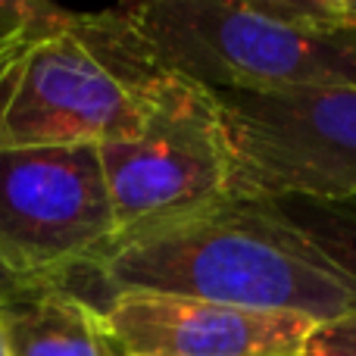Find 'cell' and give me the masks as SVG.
<instances>
[{
    "instance_id": "6da1fadb",
    "label": "cell",
    "mask_w": 356,
    "mask_h": 356,
    "mask_svg": "<svg viewBox=\"0 0 356 356\" xmlns=\"http://www.w3.org/2000/svg\"><path fill=\"white\" fill-rule=\"evenodd\" d=\"M66 284L91 303L119 291H147L294 313L319 325L356 309L353 284L263 200H225L122 238Z\"/></svg>"
},
{
    "instance_id": "7a4b0ae2",
    "label": "cell",
    "mask_w": 356,
    "mask_h": 356,
    "mask_svg": "<svg viewBox=\"0 0 356 356\" xmlns=\"http://www.w3.org/2000/svg\"><path fill=\"white\" fill-rule=\"evenodd\" d=\"M169 72L122 6H50L0 91V147H100L141 129Z\"/></svg>"
},
{
    "instance_id": "3957f363",
    "label": "cell",
    "mask_w": 356,
    "mask_h": 356,
    "mask_svg": "<svg viewBox=\"0 0 356 356\" xmlns=\"http://www.w3.org/2000/svg\"><path fill=\"white\" fill-rule=\"evenodd\" d=\"M122 13L166 72L207 91L356 88V35L303 22L288 0H144Z\"/></svg>"
},
{
    "instance_id": "277c9868",
    "label": "cell",
    "mask_w": 356,
    "mask_h": 356,
    "mask_svg": "<svg viewBox=\"0 0 356 356\" xmlns=\"http://www.w3.org/2000/svg\"><path fill=\"white\" fill-rule=\"evenodd\" d=\"M209 94L232 150V200L356 197V88Z\"/></svg>"
},
{
    "instance_id": "5b68a950",
    "label": "cell",
    "mask_w": 356,
    "mask_h": 356,
    "mask_svg": "<svg viewBox=\"0 0 356 356\" xmlns=\"http://www.w3.org/2000/svg\"><path fill=\"white\" fill-rule=\"evenodd\" d=\"M97 154L116 241L232 200V150L219 106L181 75L169 72L141 129L100 144Z\"/></svg>"
},
{
    "instance_id": "8992f818",
    "label": "cell",
    "mask_w": 356,
    "mask_h": 356,
    "mask_svg": "<svg viewBox=\"0 0 356 356\" xmlns=\"http://www.w3.org/2000/svg\"><path fill=\"white\" fill-rule=\"evenodd\" d=\"M116 241L97 147H0V259L66 284Z\"/></svg>"
},
{
    "instance_id": "52a82bcc",
    "label": "cell",
    "mask_w": 356,
    "mask_h": 356,
    "mask_svg": "<svg viewBox=\"0 0 356 356\" xmlns=\"http://www.w3.org/2000/svg\"><path fill=\"white\" fill-rule=\"evenodd\" d=\"M125 356H300L319 322L175 294L119 291L97 300Z\"/></svg>"
},
{
    "instance_id": "ba28073f",
    "label": "cell",
    "mask_w": 356,
    "mask_h": 356,
    "mask_svg": "<svg viewBox=\"0 0 356 356\" xmlns=\"http://www.w3.org/2000/svg\"><path fill=\"white\" fill-rule=\"evenodd\" d=\"M0 316L13 356H125L104 309L69 284H44Z\"/></svg>"
},
{
    "instance_id": "9c48e42d",
    "label": "cell",
    "mask_w": 356,
    "mask_h": 356,
    "mask_svg": "<svg viewBox=\"0 0 356 356\" xmlns=\"http://www.w3.org/2000/svg\"><path fill=\"white\" fill-rule=\"evenodd\" d=\"M278 219L309 241L356 288V197L350 200H263Z\"/></svg>"
},
{
    "instance_id": "30bf717a",
    "label": "cell",
    "mask_w": 356,
    "mask_h": 356,
    "mask_svg": "<svg viewBox=\"0 0 356 356\" xmlns=\"http://www.w3.org/2000/svg\"><path fill=\"white\" fill-rule=\"evenodd\" d=\"M291 13L316 29L356 35V0H288Z\"/></svg>"
},
{
    "instance_id": "8fae6325",
    "label": "cell",
    "mask_w": 356,
    "mask_h": 356,
    "mask_svg": "<svg viewBox=\"0 0 356 356\" xmlns=\"http://www.w3.org/2000/svg\"><path fill=\"white\" fill-rule=\"evenodd\" d=\"M300 356H356V309L334 322H322Z\"/></svg>"
},
{
    "instance_id": "7c38bea8",
    "label": "cell",
    "mask_w": 356,
    "mask_h": 356,
    "mask_svg": "<svg viewBox=\"0 0 356 356\" xmlns=\"http://www.w3.org/2000/svg\"><path fill=\"white\" fill-rule=\"evenodd\" d=\"M44 10H47V3H31V0H0V38L25 29V25L35 22Z\"/></svg>"
},
{
    "instance_id": "4fadbf2b",
    "label": "cell",
    "mask_w": 356,
    "mask_h": 356,
    "mask_svg": "<svg viewBox=\"0 0 356 356\" xmlns=\"http://www.w3.org/2000/svg\"><path fill=\"white\" fill-rule=\"evenodd\" d=\"M44 284H50V282H38V278H29V275L16 272L13 266H6L3 259H0V307H6V303L19 300V297L35 294V291L44 288Z\"/></svg>"
},
{
    "instance_id": "5bb4252c",
    "label": "cell",
    "mask_w": 356,
    "mask_h": 356,
    "mask_svg": "<svg viewBox=\"0 0 356 356\" xmlns=\"http://www.w3.org/2000/svg\"><path fill=\"white\" fill-rule=\"evenodd\" d=\"M54 3H47V10ZM44 10V13H47ZM41 13V16H44ZM38 16V19H41ZM35 19V22H38ZM35 22H29L25 29H19V31H13V35H6V38H0V91H3V85H6V79H10V72H13V66H16V60H19V54H22V47H25V38H29V31L35 29Z\"/></svg>"
},
{
    "instance_id": "9a60e30c",
    "label": "cell",
    "mask_w": 356,
    "mask_h": 356,
    "mask_svg": "<svg viewBox=\"0 0 356 356\" xmlns=\"http://www.w3.org/2000/svg\"><path fill=\"white\" fill-rule=\"evenodd\" d=\"M0 356H13V353H10V338H6V325H3V316H0Z\"/></svg>"
}]
</instances>
